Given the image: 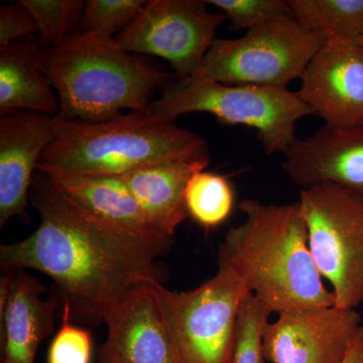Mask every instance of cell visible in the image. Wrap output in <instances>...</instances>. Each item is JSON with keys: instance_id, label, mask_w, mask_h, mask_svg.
Returning <instances> with one entry per match:
<instances>
[{"instance_id": "3957f363", "label": "cell", "mask_w": 363, "mask_h": 363, "mask_svg": "<svg viewBox=\"0 0 363 363\" xmlns=\"http://www.w3.org/2000/svg\"><path fill=\"white\" fill-rule=\"evenodd\" d=\"M35 57L59 97L56 116L101 123L123 111H150L157 90L175 74L126 52L113 39L75 35L54 48L38 40Z\"/></svg>"}, {"instance_id": "52a82bcc", "label": "cell", "mask_w": 363, "mask_h": 363, "mask_svg": "<svg viewBox=\"0 0 363 363\" xmlns=\"http://www.w3.org/2000/svg\"><path fill=\"white\" fill-rule=\"evenodd\" d=\"M326 38L304 28L294 16L276 18L238 39L217 38L201 68L223 84L288 88L302 77Z\"/></svg>"}, {"instance_id": "277c9868", "label": "cell", "mask_w": 363, "mask_h": 363, "mask_svg": "<svg viewBox=\"0 0 363 363\" xmlns=\"http://www.w3.org/2000/svg\"><path fill=\"white\" fill-rule=\"evenodd\" d=\"M201 157H210L201 135L152 111H130L101 123L55 116L54 138L37 171L121 176L157 162Z\"/></svg>"}, {"instance_id": "603a6c76", "label": "cell", "mask_w": 363, "mask_h": 363, "mask_svg": "<svg viewBox=\"0 0 363 363\" xmlns=\"http://www.w3.org/2000/svg\"><path fill=\"white\" fill-rule=\"evenodd\" d=\"M145 4L143 0H87L81 33L114 39L135 20Z\"/></svg>"}, {"instance_id": "7c38bea8", "label": "cell", "mask_w": 363, "mask_h": 363, "mask_svg": "<svg viewBox=\"0 0 363 363\" xmlns=\"http://www.w3.org/2000/svg\"><path fill=\"white\" fill-rule=\"evenodd\" d=\"M104 324L107 336L98 351L97 363H183L157 304L154 285L128 294Z\"/></svg>"}, {"instance_id": "d4e9b609", "label": "cell", "mask_w": 363, "mask_h": 363, "mask_svg": "<svg viewBox=\"0 0 363 363\" xmlns=\"http://www.w3.org/2000/svg\"><path fill=\"white\" fill-rule=\"evenodd\" d=\"M62 312V325L48 351V363H91L90 331L74 324L68 306L63 305Z\"/></svg>"}, {"instance_id": "5b68a950", "label": "cell", "mask_w": 363, "mask_h": 363, "mask_svg": "<svg viewBox=\"0 0 363 363\" xmlns=\"http://www.w3.org/2000/svg\"><path fill=\"white\" fill-rule=\"evenodd\" d=\"M150 111L168 121L184 114L205 112L224 125L247 126L257 131L269 156H284L297 142L298 121L315 116L298 93L288 88L223 84L202 68L164 87L150 105Z\"/></svg>"}, {"instance_id": "83f0119b", "label": "cell", "mask_w": 363, "mask_h": 363, "mask_svg": "<svg viewBox=\"0 0 363 363\" xmlns=\"http://www.w3.org/2000/svg\"><path fill=\"white\" fill-rule=\"evenodd\" d=\"M357 40L358 43H359L360 47H362V50L363 52V33H362V35H359V37H358Z\"/></svg>"}, {"instance_id": "4316f807", "label": "cell", "mask_w": 363, "mask_h": 363, "mask_svg": "<svg viewBox=\"0 0 363 363\" xmlns=\"http://www.w3.org/2000/svg\"><path fill=\"white\" fill-rule=\"evenodd\" d=\"M342 363H363V326Z\"/></svg>"}, {"instance_id": "ac0fdd59", "label": "cell", "mask_w": 363, "mask_h": 363, "mask_svg": "<svg viewBox=\"0 0 363 363\" xmlns=\"http://www.w3.org/2000/svg\"><path fill=\"white\" fill-rule=\"evenodd\" d=\"M38 39L30 37L0 47V116L32 111L56 116V91L35 57Z\"/></svg>"}, {"instance_id": "5bb4252c", "label": "cell", "mask_w": 363, "mask_h": 363, "mask_svg": "<svg viewBox=\"0 0 363 363\" xmlns=\"http://www.w3.org/2000/svg\"><path fill=\"white\" fill-rule=\"evenodd\" d=\"M55 135V116L32 111L0 116V226L23 216L38 162Z\"/></svg>"}, {"instance_id": "30bf717a", "label": "cell", "mask_w": 363, "mask_h": 363, "mask_svg": "<svg viewBox=\"0 0 363 363\" xmlns=\"http://www.w3.org/2000/svg\"><path fill=\"white\" fill-rule=\"evenodd\" d=\"M362 326L355 309L288 310L267 325L264 357L272 363H342Z\"/></svg>"}, {"instance_id": "4fadbf2b", "label": "cell", "mask_w": 363, "mask_h": 363, "mask_svg": "<svg viewBox=\"0 0 363 363\" xmlns=\"http://www.w3.org/2000/svg\"><path fill=\"white\" fill-rule=\"evenodd\" d=\"M281 168L296 185L334 184L363 200V121L348 128L322 126L298 138Z\"/></svg>"}, {"instance_id": "2e32d148", "label": "cell", "mask_w": 363, "mask_h": 363, "mask_svg": "<svg viewBox=\"0 0 363 363\" xmlns=\"http://www.w3.org/2000/svg\"><path fill=\"white\" fill-rule=\"evenodd\" d=\"M44 174L57 188L102 220L152 240L173 241V238L145 213L118 176L72 172Z\"/></svg>"}, {"instance_id": "7402d4cb", "label": "cell", "mask_w": 363, "mask_h": 363, "mask_svg": "<svg viewBox=\"0 0 363 363\" xmlns=\"http://www.w3.org/2000/svg\"><path fill=\"white\" fill-rule=\"evenodd\" d=\"M272 311L269 306L247 293L241 300L236 327L233 363H267L264 333Z\"/></svg>"}, {"instance_id": "8fae6325", "label": "cell", "mask_w": 363, "mask_h": 363, "mask_svg": "<svg viewBox=\"0 0 363 363\" xmlns=\"http://www.w3.org/2000/svg\"><path fill=\"white\" fill-rule=\"evenodd\" d=\"M298 96L330 128L363 121V52L354 38L327 37L300 79Z\"/></svg>"}, {"instance_id": "ffe728a7", "label": "cell", "mask_w": 363, "mask_h": 363, "mask_svg": "<svg viewBox=\"0 0 363 363\" xmlns=\"http://www.w3.org/2000/svg\"><path fill=\"white\" fill-rule=\"evenodd\" d=\"M234 191L225 176L213 172L196 173L185 191L189 216L206 229L216 228L230 217L234 208Z\"/></svg>"}, {"instance_id": "ba28073f", "label": "cell", "mask_w": 363, "mask_h": 363, "mask_svg": "<svg viewBox=\"0 0 363 363\" xmlns=\"http://www.w3.org/2000/svg\"><path fill=\"white\" fill-rule=\"evenodd\" d=\"M157 304L183 363H233L241 300L248 293L238 278L218 269L187 292L154 285Z\"/></svg>"}, {"instance_id": "44dd1931", "label": "cell", "mask_w": 363, "mask_h": 363, "mask_svg": "<svg viewBox=\"0 0 363 363\" xmlns=\"http://www.w3.org/2000/svg\"><path fill=\"white\" fill-rule=\"evenodd\" d=\"M39 26V44L54 48L81 33L84 0H20Z\"/></svg>"}, {"instance_id": "7a4b0ae2", "label": "cell", "mask_w": 363, "mask_h": 363, "mask_svg": "<svg viewBox=\"0 0 363 363\" xmlns=\"http://www.w3.org/2000/svg\"><path fill=\"white\" fill-rule=\"evenodd\" d=\"M245 220L227 231L218 269L230 272L272 313L335 305L310 252L298 202L267 204L242 200Z\"/></svg>"}, {"instance_id": "d6986e66", "label": "cell", "mask_w": 363, "mask_h": 363, "mask_svg": "<svg viewBox=\"0 0 363 363\" xmlns=\"http://www.w3.org/2000/svg\"><path fill=\"white\" fill-rule=\"evenodd\" d=\"M300 25L326 37L354 38L363 33V0H288Z\"/></svg>"}, {"instance_id": "9a60e30c", "label": "cell", "mask_w": 363, "mask_h": 363, "mask_svg": "<svg viewBox=\"0 0 363 363\" xmlns=\"http://www.w3.org/2000/svg\"><path fill=\"white\" fill-rule=\"evenodd\" d=\"M11 274L9 298L0 312L1 363H35L40 344L54 330L57 303L42 298L45 288L26 269Z\"/></svg>"}, {"instance_id": "6da1fadb", "label": "cell", "mask_w": 363, "mask_h": 363, "mask_svg": "<svg viewBox=\"0 0 363 363\" xmlns=\"http://www.w3.org/2000/svg\"><path fill=\"white\" fill-rule=\"evenodd\" d=\"M30 203L39 227L0 247L4 269H35L54 281L73 322L105 323L128 294L162 284L159 259L172 241L152 240L102 220L37 171Z\"/></svg>"}, {"instance_id": "9c48e42d", "label": "cell", "mask_w": 363, "mask_h": 363, "mask_svg": "<svg viewBox=\"0 0 363 363\" xmlns=\"http://www.w3.org/2000/svg\"><path fill=\"white\" fill-rule=\"evenodd\" d=\"M208 6L206 0H150L114 42L131 54L166 60L177 79L190 77L201 68L217 30L226 21Z\"/></svg>"}, {"instance_id": "484cf974", "label": "cell", "mask_w": 363, "mask_h": 363, "mask_svg": "<svg viewBox=\"0 0 363 363\" xmlns=\"http://www.w3.org/2000/svg\"><path fill=\"white\" fill-rule=\"evenodd\" d=\"M39 33L33 13L18 0L16 4L0 7V47Z\"/></svg>"}, {"instance_id": "e0dca14e", "label": "cell", "mask_w": 363, "mask_h": 363, "mask_svg": "<svg viewBox=\"0 0 363 363\" xmlns=\"http://www.w3.org/2000/svg\"><path fill=\"white\" fill-rule=\"evenodd\" d=\"M210 157L175 160L133 169L118 176L138 204L157 225L174 238L189 217L185 191L190 179L207 168Z\"/></svg>"}, {"instance_id": "8992f818", "label": "cell", "mask_w": 363, "mask_h": 363, "mask_svg": "<svg viewBox=\"0 0 363 363\" xmlns=\"http://www.w3.org/2000/svg\"><path fill=\"white\" fill-rule=\"evenodd\" d=\"M298 202L310 252L335 306L357 309L363 304V200L328 183L303 188Z\"/></svg>"}, {"instance_id": "cb8c5ba5", "label": "cell", "mask_w": 363, "mask_h": 363, "mask_svg": "<svg viewBox=\"0 0 363 363\" xmlns=\"http://www.w3.org/2000/svg\"><path fill=\"white\" fill-rule=\"evenodd\" d=\"M229 21L230 30H250L276 18L294 16L288 0H206Z\"/></svg>"}]
</instances>
